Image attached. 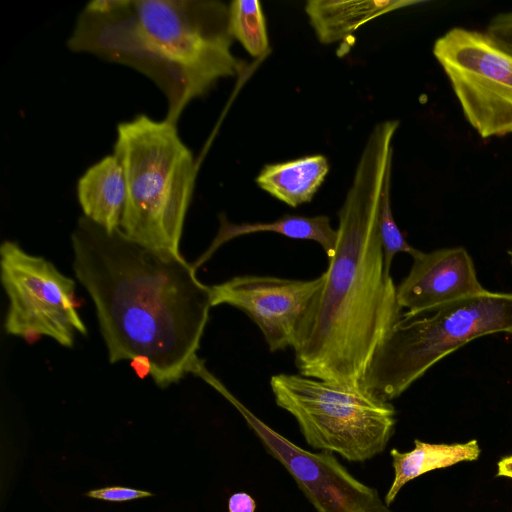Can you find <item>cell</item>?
<instances>
[{
    "instance_id": "1",
    "label": "cell",
    "mask_w": 512,
    "mask_h": 512,
    "mask_svg": "<svg viewBox=\"0 0 512 512\" xmlns=\"http://www.w3.org/2000/svg\"><path fill=\"white\" fill-rule=\"evenodd\" d=\"M73 270L89 293L110 363L131 360L160 388L195 374L211 287L180 253L107 232L84 215L71 235Z\"/></svg>"
},
{
    "instance_id": "2",
    "label": "cell",
    "mask_w": 512,
    "mask_h": 512,
    "mask_svg": "<svg viewBox=\"0 0 512 512\" xmlns=\"http://www.w3.org/2000/svg\"><path fill=\"white\" fill-rule=\"evenodd\" d=\"M397 120L367 138L338 212V241L310 319L293 349L299 374L361 388L369 363L403 313L385 272L379 207L392 170Z\"/></svg>"
},
{
    "instance_id": "3",
    "label": "cell",
    "mask_w": 512,
    "mask_h": 512,
    "mask_svg": "<svg viewBox=\"0 0 512 512\" xmlns=\"http://www.w3.org/2000/svg\"><path fill=\"white\" fill-rule=\"evenodd\" d=\"M229 7L215 0H94L67 46L127 65L151 79L176 124L187 105L221 78L243 72L234 56Z\"/></svg>"
},
{
    "instance_id": "4",
    "label": "cell",
    "mask_w": 512,
    "mask_h": 512,
    "mask_svg": "<svg viewBox=\"0 0 512 512\" xmlns=\"http://www.w3.org/2000/svg\"><path fill=\"white\" fill-rule=\"evenodd\" d=\"M114 155L126 187L121 232L143 245L180 253L196 166L176 124L144 114L122 122Z\"/></svg>"
},
{
    "instance_id": "5",
    "label": "cell",
    "mask_w": 512,
    "mask_h": 512,
    "mask_svg": "<svg viewBox=\"0 0 512 512\" xmlns=\"http://www.w3.org/2000/svg\"><path fill=\"white\" fill-rule=\"evenodd\" d=\"M430 313L402 315L374 353L361 388L390 402L467 343L489 334L512 335V293L485 290Z\"/></svg>"
},
{
    "instance_id": "6",
    "label": "cell",
    "mask_w": 512,
    "mask_h": 512,
    "mask_svg": "<svg viewBox=\"0 0 512 512\" xmlns=\"http://www.w3.org/2000/svg\"><path fill=\"white\" fill-rule=\"evenodd\" d=\"M276 404L297 421L312 448L362 462L386 448L396 411L363 388H352L300 374L270 379Z\"/></svg>"
},
{
    "instance_id": "7",
    "label": "cell",
    "mask_w": 512,
    "mask_h": 512,
    "mask_svg": "<svg viewBox=\"0 0 512 512\" xmlns=\"http://www.w3.org/2000/svg\"><path fill=\"white\" fill-rule=\"evenodd\" d=\"M1 282L9 299L4 328L29 343L51 337L70 348L87 329L76 307L75 281L42 256L27 253L16 242L0 246Z\"/></svg>"
},
{
    "instance_id": "8",
    "label": "cell",
    "mask_w": 512,
    "mask_h": 512,
    "mask_svg": "<svg viewBox=\"0 0 512 512\" xmlns=\"http://www.w3.org/2000/svg\"><path fill=\"white\" fill-rule=\"evenodd\" d=\"M433 54L468 123L482 138L512 133V54L486 33L455 27Z\"/></svg>"
},
{
    "instance_id": "9",
    "label": "cell",
    "mask_w": 512,
    "mask_h": 512,
    "mask_svg": "<svg viewBox=\"0 0 512 512\" xmlns=\"http://www.w3.org/2000/svg\"><path fill=\"white\" fill-rule=\"evenodd\" d=\"M215 389L243 415L266 450L290 473L316 512H391L375 488L357 480L327 451L312 452L267 426L220 382Z\"/></svg>"
},
{
    "instance_id": "10",
    "label": "cell",
    "mask_w": 512,
    "mask_h": 512,
    "mask_svg": "<svg viewBox=\"0 0 512 512\" xmlns=\"http://www.w3.org/2000/svg\"><path fill=\"white\" fill-rule=\"evenodd\" d=\"M325 281L274 276H236L211 287V304L243 311L260 329L271 352L294 349L311 317Z\"/></svg>"
},
{
    "instance_id": "11",
    "label": "cell",
    "mask_w": 512,
    "mask_h": 512,
    "mask_svg": "<svg viewBox=\"0 0 512 512\" xmlns=\"http://www.w3.org/2000/svg\"><path fill=\"white\" fill-rule=\"evenodd\" d=\"M485 290L470 254L461 246L420 251L396 286L398 303L407 310L403 313L406 317L433 312Z\"/></svg>"
},
{
    "instance_id": "12",
    "label": "cell",
    "mask_w": 512,
    "mask_h": 512,
    "mask_svg": "<svg viewBox=\"0 0 512 512\" xmlns=\"http://www.w3.org/2000/svg\"><path fill=\"white\" fill-rule=\"evenodd\" d=\"M419 0H309L305 12L322 44L347 40L359 27L386 13L423 4Z\"/></svg>"
},
{
    "instance_id": "13",
    "label": "cell",
    "mask_w": 512,
    "mask_h": 512,
    "mask_svg": "<svg viewBox=\"0 0 512 512\" xmlns=\"http://www.w3.org/2000/svg\"><path fill=\"white\" fill-rule=\"evenodd\" d=\"M125 196L123 170L114 154L89 167L77 183V197L84 216L107 232L119 229Z\"/></svg>"
},
{
    "instance_id": "14",
    "label": "cell",
    "mask_w": 512,
    "mask_h": 512,
    "mask_svg": "<svg viewBox=\"0 0 512 512\" xmlns=\"http://www.w3.org/2000/svg\"><path fill=\"white\" fill-rule=\"evenodd\" d=\"M219 219L220 226L215 238L208 249L192 264L195 269L208 261L226 242L258 232H273L292 239L315 241L322 247L328 259L334 255L337 246V229L331 226L330 219L326 215L312 217L285 215L272 222L241 224L228 221L224 214L220 215Z\"/></svg>"
},
{
    "instance_id": "15",
    "label": "cell",
    "mask_w": 512,
    "mask_h": 512,
    "mask_svg": "<svg viewBox=\"0 0 512 512\" xmlns=\"http://www.w3.org/2000/svg\"><path fill=\"white\" fill-rule=\"evenodd\" d=\"M329 172L322 154L266 164L255 181L271 196L291 207L310 202Z\"/></svg>"
},
{
    "instance_id": "16",
    "label": "cell",
    "mask_w": 512,
    "mask_h": 512,
    "mask_svg": "<svg viewBox=\"0 0 512 512\" xmlns=\"http://www.w3.org/2000/svg\"><path fill=\"white\" fill-rule=\"evenodd\" d=\"M414 445L409 452H400L395 448L390 451L394 478L384 498L387 506L409 481L435 469L450 467L462 461H474L481 453L475 439L455 444H431L415 439Z\"/></svg>"
},
{
    "instance_id": "17",
    "label": "cell",
    "mask_w": 512,
    "mask_h": 512,
    "mask_svg": "<svg viewBox=\"0 0 512 512\" xmlns=\"http://www.w3.org/2000/svg\"><path fill=\"white\" fill-rule=\"evenodd\" d=\"M229 26L234 39L253 57L269 51L266 20L257 0H234L229 4Z\"/></svg>"
},
{
    "instance_id": "18",
    "label": "cell",
    "mask_w": 512,
    "mask_h": 512,
    "mask_svg": "<svg viewBox=\"0 0 512 512\" xmlns=\"http://www.w3.org/2000/svg\"><path fill=\"white\" fill-rule=\"evenodd\" d=\"M391 173L392 170L385 179L379 207V231L384 252V267L387 274H390L391 264L396 254L407 253L413 258L420 252L406 241L393 217L391 209Z\"/></svg>"
},
{
    "instance_id": "19",
    "label": "cell",
    "mask_w": 512,
    "mask_h": 512,
    "mask_svg": "<svg viewBox=\"0 0 512 512\" xmlns=\"http://www.w3.org/2000/svg\"><path fill=\"white\" fill-rule=\"evenodd\" d=\"M485 33L498 46L512 54V11L494 16Z\"/></svg>"
},
{
    "instance_id": "20",
    "label": "cell",
    "mask_w": 512,
    "mask_h": 512,
    "mask_svg": "<svg viewBox=\"0 0 512 512\" xmlns=\"http://www.w3.org/2000/svg\"><path fill=\"white\" fill-rule=\"evenodd\" d=\"M86 495L90 498L101 499L105 501L121 502L144 497H151L148 491L128 488V487H105L96 490H91Z\"/></svg>"
},
{
    "instance_id": "21",
    "label": "cell",
    "mask_w": 512,
    "mask_h": 512,
    "mask_svg": "<svg viewBox=\"0 0 512 512\" xmlns=\"http://www.w3.org/2000/svg\"><path fill=\"white\" fill-rule=\"evenodd\" d=\"M255 500L245 492L234 493L228 500L229 512H255Z\"/></svg>"
},
{
    "instance_id": "22",
    "label": "cell",
    "mask_w": 512,
    "mask_h": 512,
    "mask_svg": "<svg viewBox=\"0 0 512 512\" xmlns=\"http://www.w3.org/2000/svg\"><path fill=\"white\" fill-rule=\"evenodd\" d=\"M497 476L508 477L512 479V456H507L498 462Z\"/></svg>"
},
{
    "instance_id": "23",
    "label": "cell",
    "mask_w": 512,
    "mask_h": 512,
    "mask_svg": "<svg viewBox=\"0 0 512 512\" xmlns=\"http://www.w3.org/2000/svg\"><path fill=\"white\" fill-rule=\"evenodd\" d=\"M508 255L510 257V263L512 265V248L508 251Z\"/></svg>"
}]
</instances>
